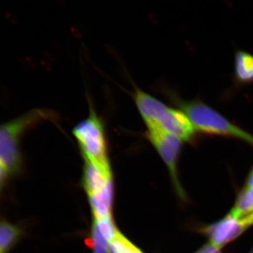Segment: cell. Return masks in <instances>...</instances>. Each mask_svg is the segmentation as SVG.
I'll return each mask as SVG.
<instances>
[{
	"instance_id": "6da1fadb",
	"label": "cell",
	"mask_w": 253,
	"mask_h": 253,
	"mask_svg": "<svg viewBox=\"0 0 253 253\" xmlns=\"http://www.w3.org/2000/svg\"><path fill=\"white\" fill-rule=\"evenodd\" d=\"M58 115L46 108L32 109L17 118L4 123L0 129V161L1 169L9 176L20 172L22 158L20 143L22 136L43 122H56Z\"/></svg>"
},
{
	"instance_id": "7a4b0ae2",
	"label": "cell",
	"mask_w": 253,
	"mask_h": 253,
	"mask_svg": "<svg viewBox=\"0 0 253 253\" xmlns=\"http://www.w3.org/2000/svg\"><path fill=\"white\" fill-rule=\"evenodd\" d=\"M195 129L206 134L233 137L253 146V135L200 100H177Z\"/></svg>"
},
{
	"instance_id": "3957f363",
	"label": "cell",
	"mask_w": 253,
	"mask_h": 253,
	"mask_svg": "<svg viewBox=\"0 0 253 253\" xmlns=\"http://www.w3.org/2000/svg\"><path fill=\"white\" fill-rule=\"evenodd\" d=\"M89 113L86 119L73 129L85 161H90L111 171L107 153L105 130L103 120L98 115L90 101Z\"/></svg>"
},
{
	"instance_id": "277c9868",
	"label": "cell",
	"mask_w": 253,
	"mask_h": 253,
	"mask_svg": "<svg viewBox=\"0 0 253 253\" xmlns=\"http://www.w3.org/2000/svg\"><path fill=\"white\" fill-rule=\"evenodd\" d=\"M148 137L169 169L176 191L181 198H184L181 183L179 181L177 163L181 151L182 140L158 126H147Z\"/></svg>"
},
{
	"instance_id": "5b68a950",
	"label": "cell",
	"mask_w": 253,
	"mask_h": 253,
	"mask_svg": "<svg viewBox=\"0 0 253 253\" xmlns=\"http://www.w3.org/2000/svg\"><path fill=\"white\" fill-rule=\"evenodd\" d=\"M249 227L229 213L222 219L206 227L204 232L210 243L220 249L237 238Z\"/></svg>"
},
{
	"instance_id": "8992f818",
	"label": "cell",
	"mask_w": 253,
	"mask_h": 253,
	"mask_svg": "<svg viewBox=\"0 0 253 253\" xmlns=\"http://www.w3.org/2000/svg\"><path fill=\"white\" fill-rule=\"evenodd\" d=\"M164 130L175 135L182 141L191 140L195 129L187 115L183 111L169 107L157 125Z\"/></svg>"
},
{
	"instance_id": "52a82bcc",
	"label": "cell",
	"mask_w": 253,
	"mask_h": 253,
	"mask_svg": "<svg viewBox=\"0 0 253 253\" xmlns=\"http://www.w3.org/2000/svg\"><path fill=\"white\" fill-rule=\"evenodd\" d=\"M133 99L141 118L147 126L157 125L158 121L169 107L145 92L140 88H136Z\"/></svg>"
},
{
	"instance_id": "ba28073f",
	"label": "cell",
	"mask_w": 253,
	"mask_h": 253,
	"mask_svg": "<svg viewBox=\"0 0 253 253\" xmlns=\"http://www.w3.org/2000/svg\"><path fill=\"white\" fill-rule=\"evenodd\" d=\"M111 179L112 171H107L96 164L85 161L82 184L88 197L100 192Z\"/></svg>"
},
{
	"instance_id": "9c48e42d",
	"label": "cell",
	"mask_w": 253,
	"mask_h": 253,
	"mask_svg": "<svg viewBox=\"0 0 253 253\" xmlns=\"http://www.w3.org/2000/svg\"><path fill=\"white\" fill-rule=\"evenodd\" d=\"M89 203L94 219L112 218L113 183L111 179L102 190L89 196Z\"/></svg>"
},
{
	"instance_id": "30bf717a",
	"label": "cell",
	"mask_w": 253,
	"mask_h": 253,
	"mask_svg": "<svg viewBox=\"0 0 253 253\" xmlns=\"http://www.w3.org/2000/svg\"><path fill=\"white\" fill-rule=\"evenodd\" d=\"M234 73L236 84L239 86L253 84V55L245 50H237L235 55Z\"/></svg>"
},
{
	"instance_id": "8fae6325",
	"label": "cell",
	"mask_w": 253,
	"mask_h": 253,
	"mask_svg": "<svg viewBox=\"0 0 253 253\" xmlns=\"http://www.w3.org/2000/svg\"><path fill=\"white\" fill-rule=\"evenodd\" d=\"M20 227L2 219L0 224V253H9L23 237Z\"/></svg>"
},
{
	"instance_id": "7c38bea8",
	"label": "cell",
	"mask_w": 253,
	"mask_h": 253,
	"mask_svg": "<svg viewBox=\"0 0 253 253\" xmlns=\"http://www.w3.org/2000/svg\"><path fill=\"white\" fill-rule=\"evenodd\" d=\"M108 243L92 224L90 235L86 239V243L88 248L92 250L93 253H109Z\"/></svg>"
},
{
	"instance_id": "4fadbf2b",
	"label": "cell",
	"mask_w": 253,
	"mask_h": 253,
	"mask_svg": "<svg viewBox=\"0 0 253 253\" xmlns=\"http://www.w3.org/2000/svg\"><path fill=\"white\" fill-rule=\"evenodd\" d=\"M93 224L96 227L100 235L107 242L110 243L118 235L119 231L117 229L112 218L94 219Z\"/></svg>"
},
{
	"instance_id": "5bb4252c",
	"label": "cell",
	"mask_w": 253,
	"mask_h": 253,
	"mask_svg": "<svg viewBox=\"0 0 253 253\" xmlns=\"http://www.w3.org/2000/svg\"><path fill=\"white\" fill-rule=\"evenodd\" d=\"M137 248L120 232L109 245V253H135Z\"/></svg>"
},
{
	"instance_id": "9a60e30c",
	"label": "cell",
	"mask_w": 253,
	"mask_h": 253,
	"mask_svg": "<svg viewBox=\"0 0 253 253\" xmlns=\"http://www.w3.org/2000/svg\"><path fill=\"white\" fill-rule=\"evenodd\" d=\"M219 249V248H217L216 246L210 243L202 247L196 253H221Z\"/></svg>"
},
{
	"instance_id": "2e32d148",
	"label": "cell",
	"mask_w": 253,
	"mask_h": 253,
	"mask_svg": "<svg viewBox=\"0 0 253 253\" xmlns=\"http://www.w3.org/2000/svg\"><path fill=\"white\" fill-rule=\"evenodd\" d=\"M245 186L253 188V167L251 172L249 173L248 179H247Z\"/></svg>"
},
{
	"instance_id": "e0dca14e",
	"label": "cell",
	"mask_w": 253,
	"mask_h": 253,
	"mask_svg": "<svg viewBox=\"0 0 253 253\" xmlns=\"http://www.w3.org/2000/svg\"><path fill=\"white\" fill-rule=\"evenodd\" d=\"M253 253V249L252 250V251L251 252V253Z\"/></svg>"
}]
</instances>
